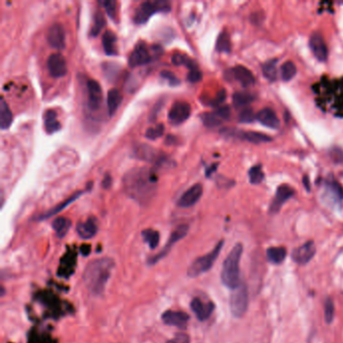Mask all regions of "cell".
Segmentation results:
<instances>
[{"label": "cell", "mask_w": 343, "mask_h": 343, "mask_svg": "<svg viewBox=\"0 0 343 343\" xmlns=\"http://www.w3.org/2000/svg\"><path fill=\"white\" fill-rule=\"evenodd\" d=\"M124 188L127 194L140 204L153 198L157 190V176L149 168H134L124 176Z\"/></svg>", "instance_id": "cell-1"}, {"label": "cell", "mask_w": 343, "mask_h": 343, "mask_svg": "<svg viewBox=\"0 0 343 343\" xmlns=\"http://www.w3.org/2000/svg\"><path fill=\"white\" fill-rule=\"evenodd\" d=\"M114 261L110 258L93 260L84 271V282L87 289L94 296L102 295L111 277Z\"/></svg>", "instance_id": "cell-2"}, {"label": "cell", "mask_w": 343, "mask_h": 343, "mask_svg": "<svg viewBox=\"0 0 343 343\" xmlns=\"http://www.w3.org/2000/svg\"><path fill=\"white\" fill-rule=\"evenodd\" d=\"M243 250V245L237 244L226 258L223 269H221V282L226 287L232 290L241 283L239 279V263Z\"/></svg>", "instance_id": "cell-3"}, {"label": "cell", "mask_w": 343, "mask_h": 343, "mask_svg": "<svg viewBox=\"0 0 343 343\" xmlns=\"http://www.w3.org/2000/svg\"><path fill=\"white\" fill-rule=\"evenodd\" d=\"M162 53V50L158 46L149 47L145 43L137 44L129 56V65L132 68L147 65Z\"/></svg>", "instance_id": "cell-4"}, {"label": "cell", "mask_w": 343, "mask_h": 343, "mask_svg": "<svg viewBox=\"0 0 343 343\" xmlns=\"http://www.w3.org/2000/svg\"><path fill=\"white\" fill-rule=\"evenodd\" d=\"M171 10V3L166 0H155V1H144L141 3L135 11L134 23L143 25L148 22L152 14L158 12H168Z\"/></svg>", "instance_id": "cell-5"}, {"label": "cell", "mask_w": 343, "mask_h": 343, "mask_svg": "<svg viewBox=\"0 0 343 343\" xmlns=\"http://www.w3.org/2000/svg\"><path fill=\"white\" fill-rule=\"evenodd\" d=\"M223 245H224V240H220L211 252L208 253L205 256H201L197 258L195 261H193V263L189 266L187 270V276L190 278H196L200 275L205 274L206 272L210 271L211 268L213 266L214 262L217 259L221 249H223Z\"/></svg>", "instance_id": "cell-6"}, {"label": "cell", "mask_w": 343, "mask_h": 343, "mask_svg": "<svg viewBox=\"0 0 343 343\" xmlns=\"http://www.w3.org/2000/svg\"><path fill=\"white\" fill-rule=\"evenodd\" d=\"M249 307V292L244 283H240L237 288L233 290L230 298V308L232 314L240 318L245 315Z\"/></svg>", "instance_id": "cell-7"}, {"label": "cell", "mask_w": 343, "mask_h": 343, "mask_svg": "<svg viewBox=\"0 0 343 343\" xmlns=\"http://www.w3.org/2000/svg\"><path fill=\"white\" fill-rule=\"evenodd\" d=\"M134 155L139 159L148 161V162H151V163H155L156 165H159V166H161L164 163H168L169 161V158L166 157L164 154H162V152H160L146 144H139L135 146Z\"/></svg>", "instance_id": "cell-8"}, {"label": "cell", "mask_w": 343, "mask_h": 343, "mask_svg": "<svg viewBox=\"0 0 343 343\" xmlns=\"http://www.w3.org/2000/svg\"><path fill=\"white\" fill-rule=\"evenodd\" d=\"M187 233H188V226L187 225H180V226H178L172 232V234H171L168 241L166 243L165 247L163 248V250L161 251L158 255H156L155 257H152L151 259H149V261H148L149 264L150 265H154V264L157 263L159 260L163 259L169 253V251L172 248V246L174 244H176L177 241H179L181 238H184L187 235Z\"/></svg>", "instance_id": "cell-9"}, {"label": "cell", "mask_w": 343, "mask_h": 343, "mask_svg": "<svg viewBox=\"0 0 343 343\" xmlns=\"http://www.w3.org/2000/svg\"><path fill=\"white\" fill-rule=\"evenodd\" d=\"M191 114V107L185 101H178L175 102L169 110L168 120L173 125L183 124L189 118Z\"/></svg>", "instance_id": "cell-10"}, {"label": "cell", "mask_w": 343, "mask_h": 343, "mask_svg": "<svg viewBox=\"0 0 343 343\" xmlns=\"http://www.w3.org/2000/svg\"><path fill=\"white\" fill-rule=\"evenodd\" d=\"M88 92V107L91 111H97L103 103L102 87L95 79H89L87 82Z\"/></svg>", "instance_id": "cell-11"}, {"label": "cell", "mask_w": 343, "mask_h": 343, "mask_svg": "<svg viewBox=\"0 0 343 343\" xmlns=\"http://www.w3.org/2000/svg\"><path fill=\"white\" fill-rule=\"evenodd\" d=\"M48 69L50 75L53 78H62L68 72V65L65 56L62 53H53L48 59Z\"/></svg>", "instance_id": "cell-12"}, {"label": "cell", "mask_w": 343, "mask_h": 343, "mask_svg": "<svg viewBox=\"0 0 343 343\" xmlns=\"http://www.w3.org/2000/svg\"><path fill=\"white\" fill-rule=\"evenodd\" d=\"M316 253V247L312 240L307 241L292 252V259L299 265H306L313 259Z\"/></svg>", "instance_id": "cell-13"}, {"label": "cell", "mask_w": 343, "mask_h": 343, "mask_svg": "<svg viewBox=\"0 0 343 343\" xmlns=\"http://www.w3.org/2000/svg\"><path fill=\"white\" fill-rule=\"evenodd\" d=\"M310 49L315 57L320 62H325L328 56V49L325 40L320 32H313L309 40Z\"/></svg>", "instance_id": "cell-14"}, {"label": "cell", "mask_w": 343, "mask_h": 343, "mask_svg": "<svg viewBox=\"0 0 343 343\" xmlns=\"http://www.w3.org/2000/svg\"><path fill=\"white\" fill-rule=\"evenodd\" d=\"M161 319L166 325L185 329L186 328L189 321V315L183 311L167 310L161 316Z\"/></svg>", "instance_id": "cell-15"}, {"label": "cell", "mask_w": 343, "mask_h": 343, "mask_svg": "<svg viewBox=\"0 0 343 343\" xmlns=\"http://www.w3.org/2000/svg\"><path fill=\"white\" fill-rule=\"evenodd\" d=\"M48 42L55 50H64L66 48V32L62 25H53L48 32Z\"/></svg>", "instance_id": "cell-16"}, {"label": "cell", "mask_w": 343, "mask_h": 343, "mask_svg": "<svg viewBox=\"0 0 343 343\" xmlns=\"http://www.w3.org/2000/svg\"><path fill=\"white\" fill-rule=\"evenodd\" d=\"M204 187L201 185L197 184L191 186L189 189H187L183 195L178 199V207L180 208H190L197 204V201L203 196Z\"/></svg>", "instance_id": "cell-17"}, {"label": "cell", "mask_w": 343, "mask_h": 343, "mask_svg": "<svg viewBox=\"0 0 343 343\" xmlns=\"http://www.w3.org/2000/svg\"><path fill=\"white\" fill-rule=\"evenodd\" d=\"M190 308L199 321H206L212 314L214 310V304L212 302L205 303V302L199 298H193L190 303Z\"/></svg>", "instance_id": "cell-18"}, {"label": "cell", "mask_w": 343, "mask_h": 343, "mask_svg": "<svg viewBox=\"0 0 343 343\" xmlns=\"http://www.w3.org/2000/svg\"><path fill=\"white\" fill-rule=\"evenodd\" d=\"M294 194L293 188H291L287 185H282L278 187L276 196L273 200V203L270 208L271 212H278L281 209V207L285 204V201L288 200L290 197H292Z\"/></svg>", "instance_id": "cell-19"}, {"label": "cell", "mask_w": 343, "mask_h": 343, "mask_svg": "<svg viewBox=\"0 0 343 343\" xmlns=\"http://www.w3.org/2000/svg\"><path fill=\"white\" fill-rule=\"evenodd\" d=\"M257 119L259 122L268 128L278 129L280 127V120L276 113L270 108H264L257 114Z\"/></svg>", "instance_id": "cell-20"}, {"label": "cell", "mask_w": 343, "mask_h": 343, "mask_svg": "<svg viewBox=\"0 0 343 343\" xmlns=\"http://www.w3.org/2000/svg\"><path fill=\"white\" fill-rule=\"evenodd\" d=\"M76 231L78 235L85 239L92 238L98 232V226L97 221L94 217H89L85 221H79L77 225Z\"/></svg>", "instance_id": "cell-21"}, {"label": "cell", "mask_w": 343, "mask_h": 343, "mask_svg": "<svg viewBox=\"0 0 343 343\" xmlns=\"http://www.w3.org/2000/svg\"><path fill=\"white\" fill-rule=\"evenodd\" d=\"M232 134L237 136V138L249 141V142H252L255 144L266 143L272 141V138L270 136L261 132H256V131H237V132H233Z\"/></svg>", "instance_id": "cell-22"}, {"label": "cell", "mask_w": 343, "mask_h": 343, "mask_svg": "<svg viewBox=\"0 0 343 343\" xmlns=\"http://www.w3.org/2000/svg\"><path fill=\"white\" fill-rule=\"evenodd\" d=\"M233 77L244 87L252 86L255 83V78L252 72L244 66H237L232 70Z\"/></svg>", "instance_id": "cell-23"}, {"label": "cell", "mask_w": 343, "mask_h": 343, "mask_svg": "<svg viewBox=\"0 0 343 343\" xmlns=\"http://www.w3.org/2000/svg\"><path fill=\"white\" fill-rule=\"evenodd\" d=\"M83 193H84V191H78V192L74 193L72 196H70L69 198H67L66 200H64L63 203L58 204L57 206H55L54 208L51 209V210L48 211L47 212H45V213H43V214H40V215L38 216L37 219H39V220H44V219H47V218H49V217H52V216L55 215L56 213H58V212H60L62 211H64V210H65L67 207H69L71 204H73L74 201L77 200L80 195H83Z\"/></svg>", "instance_id": "cell-24"}, {"label": "cell", "mask_w": 343, "mask_h": 343, "mask_svg": "<svg viewBox=\"0 0 343 343\" xmlns=\"http://www.w3.org/2000/svg\"><path fill=\"white\" fill-rule=\"evenodd\" d=\"M12 112L5 102L4 98H1V101H0V127L3 130L8 129L12 124Z\"/></svg>", "instance_id": "cell-25"}, {"label": "cell", "mask_w": 343, "mask_h": 343, "mask_svg": "<svg viewBox=\"0 0 343 343\" xmlns=\"http://www.w3.org/2000/svg\"><path fill=\"white\" fill-rule=\"evenodd\" d=\"M102 43L104 47V51L108 55H116L118 53L117 51V36L111 31L107 30L102 38Z\"/></svg>", "instance_id": "cell-26"}, {"label": "cell", "mask_w": 343, "mask_h": 343, "mask_svg": "<svg viewBox=\"0 0 343 343\" xmlns=\"http://www.w3.org/2000/svg\"><path fill=\"white\" fill-rule=\"evenodd\" d=\"M122 95L117 89H111L107 95V107L110 116H113L122 103Z\"/></svg>", "instance_id": "cell-27"}, {"label": "cell", "mask_w": 343, "mask_h": 343, "mask_svg": "<svg viewBox=\"0 0 343 343\" xmlns=\"http://www.w3.org/2000/svg\"><path fill=\"white\" fill-rule=\"evenodd\" d=\"M71 226H72L71 219L63 216L56 217L52 224V227L58 237H64L68 234Z\"/></svg>", "instance_id": "cell-28"}, {"label": "cell", "mask_w": 343, "mask_h": 343, "mask_svg": "<svg viewBox=\"0 0 343 343\" xmlns=\"http://www.w3.org/2000/svg\"><path fill=\"white\" fill-rule=\"evenodd\" d=\"M45 127L49 134L57 132L62 128V125L56 120V113L53 110H48L45 114Z\"/></svg>", "instance_id": "cell-29"}, {"label": "cell", "mask_w": 343, "mask_h": 343, "mask_svg": "<svg viewBox=\"0 0 343 343\" xmlns=\"http://www.w3.org/2000/svg\"><path fill=\"white\" fill-rule=\"evenodd\" d=\"M287 256V251L284 247H272L267 250V258L273 264L283 263Z\"/></svg>", "instance_id": "cell-30"}, {"label": "cell", "mask_w": 343, "mask_h": 343, "mask_svg": "<svg viewBox=\"0 0 343 343\" xmlns=\"http://www.w3.org/2000/svg\"><path fill=\"white\" fill-rule=\"evenodd\" d=\"M105 26H106V19L104 14L101 11H97L94 16V22H93L92 28L90 30V34L92 36H97L101 31L103 30Z\"/></svg>", "instance_id": "cell-31"}, {"label": "cell", "mask_w": 343, "mask_h": 343, "mask_svg": "<svg viewBox=\"0 0 343 343\" xmlns=\"http://www.w3.org/2000/svg\"><path fill=\"white\" fill-rule=\"evenodd\" d=\"M253 100H254L253 95L247 92H237L233 96V103L237 108L245 107L249 105Z\"/></svg>", "instance_id": "cell-32"}, {"label": "cell", "mask_w": 343, "mask_h": 343, "mask_svg": "<svg viewBox=\"0 0 343 343\" xmlns=\"http://www.w3.org/2000/svg\"><path fill=\"white\" fill-rule=\"evenodd\" d=\"M231 38L230 35L227 32H221L217 39H216V45L215 49L219 53H230L231 52Z\"/></svg>", "instance_id": "cell-33"}, {"label": "cell", "mask_w": 343, "mask_h": 343, "mask_svg": "<svg viewBox=\"0 0 343 343\" xmlns=\"http://www.w3.org/2000/svg\"><path fill=\"white\" fill-rule=\"evenodd\" d=\"M296 65L293 62H291V60H288V62L284 63L281 67V77L285 82H289L290 79H292L296 76Z\"/></svg>", "instance_id": "cell-34"}, {"label": "cell", "mask_w": 343, "mask_h": 343, "mask_svg": "<svg viewBox=\"0 0 343 343\" xmlns=\"http://www.w3.org/2000/svg\"><path fill=\"white\" fill-rule=\"evenodd\" d=\"M142 237L144 238V241H146V243L149 245V248L151 250H154L158 246L160 236L157 231H154L151 229L145 230L142 232Z\"/></svg>", "instance_id": "cell-35"}, {"label": "cell", "mask_w": 343, "mask_h": 343, "mask_svg": "<svg viewBox=\"0 0 343 343\" xmlns=\"http://www.w3.org/2000/svg\"><path fill=\"white\" fill-rule=\"evenodd\" d=\"M172 63L175 66H185L186 68H188V70H191L197 67V65L193 62L192 59H190L187 55L183 53H175L172 56Z\"/></svg>", "instance_id": "cell-36"}, {"label": "cell", "mask_w": 343, "mask_h": 343, "mask_svg": "<svg viewBox=\"0 0 343 343\" xmlns=\"http://www.w3.org/2000/svg\"><path fill=\"white\" fill-rule=\"evenodd\" d=\"M201 120H203L205 126L208 128H215L223 122V120L216 115L215 112L205 113L203 116H201Z\"/></svg>", "instance_id": "cell-37"}, {"label": "cell", "mask_w": 343, "mask_h": 343, "mask_svg": "<svg viewBox=\"0 0 343 343\" xmlns=\"http://www.w3.org/2000/svg\"><path fill=\"white\" fill-rule=\"evenodd\" d=\"M276 63L277 59H270L268 60L267 63H265L263 65V73L265 75V77L271 80V82H274V80L277 79V68H276Z\"/></svg>", "instance_id": "cell-38"}, {"label": "cell", "mask_w": 343, "mask_h": 343, "mask_svg": "<svg viewBox=\"0 0 343 343\" xmlns=\"http://www.w3.org/2000/svg\"><path fill=\"white\" fill-rule=\"evenodd\" d=\"M335 315V307H334V302L331 298H326L324 302V318L326 323L330 324L334 319Z\"/></svg>", "instance_id": "cell-39"}, {"label": "cell", "mask_w": 343, "mask_h": 343, "mask_svg": "<svg viewBox=\"0 0 343 343\" xmlns=\"http://www.w3.org/2000/svg\"><path fill=\"white\" fill-rule=\"evenodd\" d=\"M249 177H250L251 184H253V185L261 184L264 179V172H263V169H262L261 165H257V166L252 167L249 171Z\"/></svg>", "instance_id": "cell-40"}, {"label": "cell", "mask_w": 343, "mask_h": 343, "mask_svg": "<svg viewBox=\"0 0 343 343\" xmlns=\"http://www.w3.org/2000/svg\"><path fill=\"white\" fill-rule=\"evenodd\" d=\"M256 118L257 116L255 115L254 110L250 107L245 108L238 115V121L240 123H252Z\"/></svg>", "instance_id": "cell-41"}, {"label": "cell", "mask_w": 343, "mask_h": 343, "mask_svg": "<svg viewBox=\"0 0 343 343\" xmlns=\"http://www.w3.org/2000/svg\"><path fill=\"white\" fill-rule=\"evenodd\" d=\"M164 133V125L163 124H158L155 127L149 128L146 133L145 136L146 138L150 139V140H156L158 138H160L161 136L163 135Z\"/></svg>", "instance_id": "cell-42"}, {"label": "cell", "mask_w": 343, "mask_h": 343, "mask_svg": "<svg viewBox=\"0 0 343 343\" xmlns=\"http://www.w3.org/2000/svg\"><path fill=\"white\" fill-rule=\"evenodd\" d=\"M102 4L111 19H115L117 16V1L115 0H105V1H100Z\"/></svg>", "instance_id": "cell-43"}, {"label": "cell", "mask_w": 343, "mask_h": 343, "mask_svg": "<svg viewBox=\"0 0 343 343\" xmlns=\"http://www.w3.org/2000/svg\"><path fill=\"white\" fill-rule=\"evenodd\" d=\"M103 69H104V75H106V77L110 79H114L119 72V67L116 64H112V63L103 64Z\"/></svg>", "instance_id": "cell-44"}, {"label": "cell", "mask_w": 343, "mask_h": 343, "mask_svg": "<svg viewBox=\"0 0 343 343\" xmlns=\"http://www.w3.org/2000/svg\"><path fill=\"white\" fill-rule=\"evenodd\" d=\"M160 76L162 77L164 79H166L170 86H177V85L180 84L179 79L172 72L162 71V72L160 73Z\"/></svg>", "instance_id": "cell-45"}, {"label": "cell", "mask_w": 343, "mask_h": 343, "mask_svg": "<svg viewBox=\"0 0 343 343\" xmlns=\"http://www.w3.org/2000/svg\"><path fill=\"white\" fill-rule=\"evenodd\" d=\"M203 79V73L198 69V67L189 70V73L187 75V79L190 83H198L199 80Z\"/></svg>", "instance_id": "cell-46"}, {"label": "cell", "mask_w": 343, "mask_h": 343, "mask_svg": "<svg viewBox=\"0 0 343 343\" xmlns=\"http://www.w3.org/2000/svg\"><path fill=\"white\" fill-rule=\"evenodd\" d=\"M330 156L335 163H343V151L340 148L334 147L330 151Z\"/></svg>", "instance_id": "cell-47"}, {"label": "cell", "mask_w": 343, "mask_h": 343, "mask_svg": "<svg viewBox=\"0 0 343 343\" xmlns=\"http://www.w3.org/2000/svg\"><path fill=\"white\" fill-rule=\"evenodd\" d=\"M166 343H190L189 336L185 333H178Z\"/></svg>", "instance_id": "cell-48"}, {"label": "cell", "mask_w": 343, "mask_h": 343, "mask_svg": "<svg viewBox=\"0 0 343 343\" xmlns=\"http://www.w3.org/2000/svg\"><path fill=\"white\" fill-rule=\"evenodd\" d=\"M226 97H227V93L225 90H220L216 96L214 97V99L211 101V106H219L221 103H224L225 102V100H226Z\"/></svg>", "instance_id": "cell-49"}, {"label": "cell", "mask_w": 343, "mask_h": 343, "mask_svg": "<svg viewBox=\"0 0 343 343\" xmlns=\"http://www.w3.org/2000/svg\"><path fill=\"white\" fill-rule=\"evenodd\" d=\"M215 113L221 120L225 121V120H228L230 118V116H231V109H230L229 106H221V107H219L215 111Z\"/></svg>", "instance_id": "cell-50"}, {"label": "cell", "mask_w": 343, "mask_h": 343, "mask_svg": "<svg viewBox=\"0 0 343 343\" xmlns=\"http://www.w3.org/2000/svg\"><path fill=\"white\" fill-rule=\"evenodd\" d=\"M111 184H112V178L109 174H107L103 180V187L109 188L111 186Z\"/></svg>", "instance_id": "cell-51"}, {"label": "cell", "mask_w": 343, "mask_h": 343, "mask_svg": "<svg viewBox=\"0 0 343 343\" xmlns=\"http://www.w3.org/2000/svg\"><path fill=\"white\" fill-rule=\"evenodd\" d=\"M163 107V103L162 102H161V101H160V102L158 103V104H156L155 105V108H154V110L152 111V117H153V119H155L156 118V116H157V114H158V111L161 109V108H162ZM151 117V118H152Z\"/></svg>", "instance_id": "cell-52"}, {"label": "cell", "mask_w": 343, "mask_h": 343, "mask_svg": "<svg viewBox=\"0 0 343 343\" xmlns=\"http://www.w3.org/2000/svg\"><path fill=\"white\" fill-rule=\"evenodd\" d=\"M304 184H305L306 188L309 190V183H308V178H307V177H305V178H304Z\"/></svg>", "instance_id": "cell-53"}]
</instances>
